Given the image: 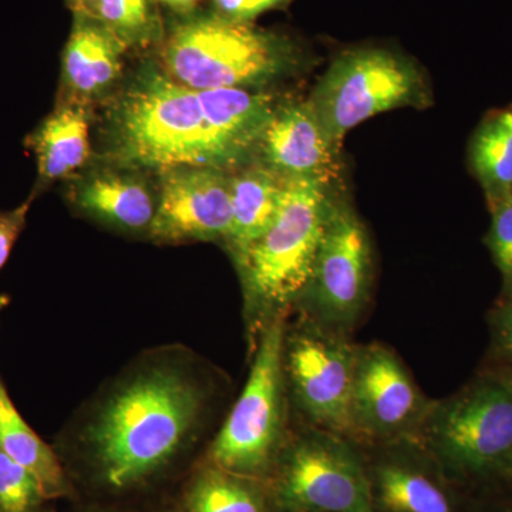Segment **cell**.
<instances>
[{
	"instance_id": "1",
	"label": "cell",
	"mask_w": 512,
	"mask_h": 512,
	"mask_svg": "<svg viewBox=\"0 0 512 512\" xmlns=\"http://www.w3.org/2000/svg\"><path fill=\"white\" fill-rule=\"evenodd\" d=\"M218 387L215 373L191 350H153L94 397L70 444L97 483L134 490L197 446L210 429Z\"/></svg>"
},
{
	"instance_id": "2",
	"label": "cell",
	"mask_w": 512,
	"mask_h": 512,
	"mask_svg": "<svg viewBox=\"0 0 512 512\" xmlns=\"http://www.w3.org/2000/svg\"><path fill=\"white\" fill-rule=\"evenodd\" d=\"M276 104L266 90L191 89L147 62L107 106L104 161L141 173L185 167L235 173L258 161Z\"/></svg>"
},
{
	"instance_id": "3",
	"label": "cell",
	"mask_w": 512,
	"mask_h": 512,
	"mask_svg": "<svg viewBox=\"0 0 512 512\" xmlns=\"http://www.w3.org/2000/svg\"><path fill=\"white\" fill-rule=\"evenodd\" d=\"M419 440L468 497L512 488V379L503 367L436 400Z\"/></svg>"
},
{
	"instance_id": "4",
	"label": "cell",
	"mask_w": 512,
	"mask_h": 512,
	"mask_svg": "<svg viewBox=\"0 0 512 512\" xmlns=\"http://www.w3.org/2000/svg\"><path fill=\"white\" fill-rule=\"evenodd\" d=\"M157 64L191 89L266 90L298 72L301 53L284 35L211 10L174 20L161 40Z\"/></svg>"
},
{
	"instance_id": "5",
	"label": "cell",
	"mask_w": 512,
	"mask_h": 512,
	"mask_svg": "<svg viewBox=\"0 0 512 512\" xmlns=\"http://www.w3.org/2000/svg\"><path fill=\"white\" fill-rule=\"evenodd\" d=\"M332 184L286 178L278 214L268 231L235 262L249 329L256 336L286 318L311 278Z\"/></svg>"
},
{
	"instance_id": "6",
	"label": "cell",
	"mask_w": 512,
	"mask_h": 512,
	"mask_svg": "<svg viewBox=\"0 0 512 512\" xmlns=\"http://www.w3.org/2000/svg\"><path fill=\"white\" fill-rule=\"evenodd\" d=\"M286 318L261 330L244 390L208 450V463L265 481L292 427L282 365Z\"/></svg>"
},
{
	"instance_id": "7",
	"label": "cell",
	"mask_w": 512,
	"mask_h": 512,
	"mask_svg": "<svg viewBox=\"0 0 512 512\" xmlns=\"http://www.w3.org/2000/svg\"><path fill=\"white\" fill-rule=\"evenodd\" d=\"M265 484L274 510L373 512L362 448L318 427L292 423Z\"/></svg>"
},
{
	"instance_id": "8",
	"label": "cell",
	"mask_w": 512,
	"mask_h": 512,
	"mask_svg": "<svg viewBox=\"0 0 512 512\" xmlns=\"http://www.w3.org/2000/svg\"><path fill=\"white\" fill-rule=\"evenodd\" d=\"M326 137L338 153L353 127L384 111L431 103L426 77L406 57L366 47L333 60L309 97Z\"/></svg>"
},
{
	"instance_id": "9",
	"label": "cell",
	"mask_w": 512,
	"mask_h": 512,
	"mask_svg": "<svg viewBox=\"0 0 512 512\" xmlns=\"http://www.w3.org/2000/svg\"><path fill=\"white\" fill-rule=\"evenodd\" d=\"M373 278L372 239L365 222L332 192L311 278L293 312L352 338L369 308Z\"/></svg>"
},
{
	"instance_id": "10",
	"label": "cell",
	"mask_w": 512,
	"mask_h": 512,
	"mask_svg": "<svg viewBox=\"0 0 512 512\" xmlns=\"http://www.w3.org/2000/svg\"><path fill=\"white\" fill-rule=\"evenodd\" d=\"M295 313L286 319L282 365L292 423L333 431L352 439L350 402L356 343Z\"/></svg>"
},
{
	"instance_id": "11",
	"label": "cell",
	"mask_w": 512,
	"mask_h": 512,
	"mask_svg": "<svg viewBox=\"0 0 512 512\" xmlns=\"http://www.w3.org/2000/svg\"><path fill=\"white\" fill-rule=\"evenodd\" d=\"M434 402L392 348L379 342L356 343L350 402L353 441L367 446L419 439Z\"/></svg>"
},
{
	"instance_id": "12",
	"label": "cell",
	"mask_w": 512,
	"mask_h": 512,
	"mask_svg": "<svg viewBox=\"0 0 512 512\" xmlns=\"http://www.w3.org/2000/svg\"><path fill=\"white\" fill-rule=\"evenodd\" d=\"M360 448L373 512H474L419 439Z\"/></svg>"
},
{
	"instance_id": "13",
	"label": "cell",
	"mask_w": 512,
	"mask_h": 512,
	"mask_svg": "<svg viewBox=\"0 0 512 512\" xmlns=\"http://www.w3.org/2000/svg\"><path fill=\"white\" fill-rule=\"evenodd\" d=\"M231 174L192 167L158 174L157 210L148 234L160 242L227 241Z\"/></svg>"
},
{
	"instance_id": "14",
	"label": "cell",
	"mask_w": 512,
	"mask_h": 512,
	"mask_svg": "<svg viewBox=\"0 0 512 512\" xmlns=\"http://www.w3.org/2000/svg\"><path fill=\"white\" fill-rule=\"evenodd\" d=\"M339 156L311 100L278 101L259 147V163L284 178H316L333 184Z\"/></svg>"
},
{
	"instance_id": "15",
	"label": "cell",
	"mask_w": 512,
	"mask_h": 512,
	"mask_svg": "<svg viewBox=\"0 0 512 512\" xmlns=\"http://www.w3.org/2000/svg\"><path fill=\"white\" fill-rule=\"evenodd\" d=\"M127 49L99 19L74 15L63 52V100L87 104L104 96L120 79Z\"/></svg>"
},
{
	"instance_id": "16",
	"label": "cell",
	"mask_w": 512,
	"mask_h": 512,
	"mask_svg": "<svg viewBox=\"0 0 512 512\" xmlns=\"http://www.w3.org/2000/svg\"><path fill=\"white\" fill-rule=\"evenodd\" d=\"M110 165L74 184L72 200L80 210L124 231H150L157 194L144 173Z\"/></svg>"
},
{
	"instance_id": "17",
	"label": "cell",
	"mask_w": 512,
	"mask_h": 512,
	"mask_svg": "<svg viewBox=\"0 0 512 512\" xmlns=\"http://www.w3.org/2000/svg\"><path fill=\"white\" fill-rule=\"evenodd\" d=\"M89 116L86 103L60 100L55 110L29 134L26 146L36 157L39 187L72 177L89 163Z\"/></svg>"
},
{
	"instance_id": "18",
	"label": "cell",
	"mask_w": 512,
	"mask_h": 512,
	"mask_svg": "<svg viewBox=\"0 0 512 512\" xmlns=\"http://www.w3.org/2000/svg\"><path fill=\"white\" fill-rule=\"evenodd\" d=\"M285 181L259 161L231 174L232 221L225 244L234 261L271 227L281 205Z\"/></svg>"
},
{
	"instance_id": "19",
	"label": "cell",
	"mask_w": 512,
	"mask_h": 512,
	"mask_svg": "<svg viewBox=\"0 0 512 512\" xmlns=\"http://www.w3.org/2000/svg\"><path fill=\"white\" fill-rule=\"evenodd\" d=\"M0 450L37 478L47 500L69 494V478L56 451L30 429L6 390L0 397Z\"/></svg>"
},
{
	"instance_id": "20",
	"label": "cell",
	"mask_w": 512,
	"mask_h": 512,
	"mask_svg": "<svg viewBox=\"0 0 512 512\" xmlns=\"http://www.w3.org/2000/svg\"><path fill=\"white\" fill-rule=\"evenodd\" d=\"M185 512H272V503L265 481L207 461L188 485Z\"/></svg>"
},
{
	"instance_id": "21",
	"label": "cell",
	"mask_w": 512,
	"mask_h": 512,
	"mask_svg": "<svg viewBox=\"0 0 512 512\" xmlns=\"http://www.w3.org/2000/svg\"><path fill=\"white\" fill-rule=\"evenodd\" d=\"M468 163L487 200L512 192V110L494 111L474 131Z\"/></svg>"
},
{
	"instance_id": "22",
	"label": "cell",
	"mask_w": 512,
	"mask_h": 512,
	"mask_svg": "<svg viewBox=\"0 0 512 512\" xmlns=\"http://www.w3.org/2000/svg\"><path fill=\"white\" fill-rule=\"evenodd\" d=\"M96 18L127 47L160 45L165 33L154 0H100Z\"/></svg>"
},
{
	"instance_id": "23",
	"label": "cell",
	"mask_w": 512,
	"mask_h": 512,
	"mask_svg": "<svg viewBox=\"0 0 512 512\" xmlns=\"http://www.w3.org/2000/svg\"><path fill=\"white\" fill-rule=\"evenodd\" d=\"M46 500L37 478L0 450V512H42Z\"/></svg>"
},
{
	"instance_id": "24",
	"label": "cell",
	"mask_w": 512,
	"mask_h": 512,
	"mask_svg": "<svg viewBox=\"0 0 512 512\" xmlns=\"http://www.w3.org/2000/svg\"><path fill=\"white\" fill-rule=\"evenodd\" d=\"M491 225L485 244L503 276L505 293L512 292V192L488 201Z\"/></svg>"
},
{
	"instance_id": "25",
	"label": "cell",
	"mask_w": 512,
	"mask_h": 512,
	"mask_svg": "<svg viewBox=\"0 0 512 512\" xmlns=\"http://www.w3.org/2000/svg\"><path fill=\"white\" fill-rule=\"evenodd\" d=\"M488 322L494 355L503 363L500 367L512 369V292L495 305Z\"/></svg>"
},
{
	"instance_id": "26",
	"label": "cell",
	"mask_w": 512,
	"mask_h": 512,
	"mask_svg": "<svg viewBox=\"0 0 512 512\" xmlns=\"http://www.w3.org/2000/svg\"><path fill=\"white\" fill-rule=\"evenodd\" d=\"M288 0H212L214 12L232 22L251 23L262 13L285 5Z\"/></svg>"
},
{
	"instance_id": "27",
	"label": "cell",
	"mask_w": 512,
	"mask_h": 512,
	"mask_svg": "<svg viewBox=\"0 0 512 512\" xmlns=\"http://www.w3.org/2000/svg\"><path fill=\"white\" fill-rule=\"evenodd\" d=\"M32 201L33 195L19 207L0 212V269L8 261L13 245L18 241L19 235L25 228Z\"/></svg>"
},
{
	"instance_id": "28",
	"label": "cell",
	"mask_w": 512,
	"mask_h": 512,
	"mask_svg": "<svg viewBox=\"0 0 512 512\" xmlns=\"http://www.w3.org/2000/svg\"><path fill=\"white\" fill-rule=\"evenodd\" d=\"M74 15H86L96 18L97 8H99L100 0H67Z\"/></svg>"
},
{
	"instance_id": "29",
	"label": "cell",
	"mask_w": 512,
	"mask_h": 512,
	"mask_svg": "<svg viewBox=\"0 0 512 512\" xmlns=\"http://www.w3.org/2000/svg\"><path fill=\"white\" fill-rule=\"evenodd\" d=\"M154 2L163 3L168 8L175 10L178 15H185V13L194 12L195 6L200 0H154Z\"/></svg>"
},
{
	"instance_id": "30",
	"label": "cell",
	"mask_w": 512,
	"mask_h": 512,
	"mask_svg": "<svg viewBox=\"0 0 512 512\" xmlns=\"http://www.w3.org/2000/svg\"><path fill=\"white\" fill-rule=\"evenodd\" d=\"M498 494H504V497L501 498L500 495H498V497H500V500H498V503L495 504L493 510L488 512H512V488H510V490H505L503 491V493Z\"/></svg>"
},
{
	"instance_id": "31",
	"label": "cell",
	"mask_w": 512,
	"mask_h": 512,
	"mask_svg": "<svg viewBox=\"0 0 512 512\" xmlns=\"http://www.w3.org/2000/svg\"><path fill=\"white\" fill-rule=\"evenodd\" d=\"M9 302H10L9 296L2 295V293H0V312H2L3 309H5L6 306L9 305Z\"/></svg>"
},
{
	"instance_id": "32",
	"label": "cell",
	"mask_w": 512,
	"mask_h": 512,
	"mask_svg": "<svg viewBox=\"0 0 512 512\" xmlns=\"http://www.w3.org/2000/svg\"><path fill=\"white\" fill-rule=\"evenodd\" d=\"M503 369L507 370L508 375H510L512 379V369H507V367H503Z\"/></svg>"
},
{
	"instance_id": "33",
	"label": "cell",
	"mask_w": 512,
	"mask_h": 512,
	"mask_svg": "<svg viewBox=\"0 0 512 512\" xmlns=\"http://www.w3.org/2000/svg\"><path fill=\"white\" fill-rule=\"evenodd\" d=\"M3 390H5V387L0 384V397H2Z\"/></svg>"
},
{
	"instance_id": "34",
	"label": "cell",
	"mask_w": 512,
	"mask_h": 512,
	"mask_svg": "<svg viewBox=\"0 0 512 512\" xmlns=\"http://www.w3.org/2000/svg\"><path fill=\"white\" fill-rule=\"evenodd\" d=\"M272 512H291V511L274 510V508H272Z\"/></svg>"
}]
</instances>
